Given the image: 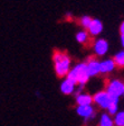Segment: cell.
Masks as SVG:
<instances>
[{"instance_id": "cell-1", "label": "cell", "mask_w": 124, "mask_h": 126, "mask_svg": "<svg viewBox=\"0 0 124 126\" xmlns=\"http://www.w3.org/2000/svg\"><path fill=\"white\" fill-rule=\"evenodd\" d=\"M53 62H54V70L57 77L66 78L69 71L72 70V59L68 54L62 51H54L53 53Z\"/></svg>"}, {"instance_id": "cell-2", "label": "cell", "mask_w": 124, "mask_h": 126, "mask_svg": "<svg viewBox=\"0 0 124 126\" xmlns=\"http://www.w3.org/2000/svg\"><path fill=\"white\" fill-rule=\"evenodd\" d=\"M66 79L73 81L76 86H85L90 81V76L87 69L86 62H79L72 68Z\"/></svg>"}, {"instance_id": "cell-3", "label": "cell", "mask_w": 124, "mask_h": 126, "mask_svg": "<svg viewBox=\"0 0 124 126\" xmlns=\"http://www.w3.org/2000/svg\"><path fill=\"white\" fill-rule=\"evenodd\" d=\"M106 91L111 98H119L120 99L122 96H124V82L119 79L111 80L106 84Z\"/></svg>"}, {"instance_id": "cell-4", "label": "cell", "mask_w": 124, "mask_h": 126, "mask_svg": "<svg viewBox=\"0 0 124 126\" xmlns=\"http://www.w3.org/2000/svg\"><path fill=\"white\" fill-rule=\"evenodd\" d=\"M93 99L94 104L104 110H107V108L110 107V104H111V97L106 90H100V91L95 92L93 94Z\"/></svg>"}, {"instance_id": "cell-5", "label": "cell", "mask_w": 124, "mask_h": 126, "mask_svg": "<svg viewBox=\"0 0 124 126\" xmlns=\"http://www.w3.org/2000/svg\"><path fill=\"white\" fill-rule=\"evenodd\" d=\"M76 114H77V116H79L80 118H83L85 123H87L88 121H92V119L95 118L96 110H95V108H94L93 105L76 106Z\"/></svg>"}, {"instance_id": "cell-6", "label": "cell", "mask_w": 124, "mask_h": 126, "mask_svg": "<svg viewBox=\"0 0 124 126\" xmlns=\"http://www.w3.org/2000/svg\"><path fill=\"white\" fill-rule=\"evenodd\" d=\"M93 50L96 56H105L110 50V44L105 38H97L94 42Z\"/></svg>"}, {"instance_id": "cell-7", "label": "cell", "mask_w": 124, "mask_h": 126, "mask_svg": "<svg viewBox=\"0 0 124 126\" xmlns=\"http://www.w3.org/2000/svg\"><path fill=\"white\" fill-rule=\"evenodd\" d=\"M86 64H87V69L90 78L101 74V61L96 60L93 56H90V58L86 59Z\"/></svg>"}, {"instance_id": "cell-8", "label": "cell", "mask_w": 124, "mask_h": 126, "mask_svg": "<svg viewBox=\"0 0 124 126\" xmlns=\"http://www.w3.org/2000/svg\"><path fill=\"white\" fill-rule=\"evenodd\" d=\"M76 84L74 83L73 81L68 80V79L65 78L62 82H60V86H59V90L63 94H66V96H69V94H74L76 90Z\"/></svg>"}, {"instance_id": "cell-9", "label": "cell", "mask_w": 124, "mask_h": 126, "mask_svg": "<svg viewBox=\"0 0 124 126\" xmlns=\"http://www.w3.org/2000/svg\"><path fill=\"white\" fill-rule=\"evenodd\" d=\"M103 29H104L103 23L97 18H93V21H92V24H90V26L88 27L87 32H88V34H90V36L96 37L100 34H102Z\"/></svg>"}, {"instance_id": "cell-10", "label": "cell", "mask_w": 124, "mask_h": 126, "mask_svg": "<svg viewBox=\"0 0 124 126\" xmlns=\"http://www.w3.org/2000/svg\"><path fill=\"white\" fill-rule=\"evenodd\" d=\"M116 64L114 62L113 58H107L101 61V74H107L113 72L116 69Z\"/></svg>"}, {"instance_id": "cell-11", "label": "cell", "mask_w": 124, "mask_h": 126, "mask_svg": "<svg viewBox=\"0 0 124 126\" xmlns=\"http://www.w3.org/2000/svg\"><path fill=\"white\" fill-rule=\"evenodd\" d=\"M75 102L77 106H90L94 104L93 96L88 92H83L75 98Z\"/></svg>"}, {"instance_id": "cell-12", "label": "cell", "mask_w": 124, "mask_h": 126, "mask_svg": "<svg viewBox=\"0 0 124 126\" xmlns=\"http://www.w3.org/2000/svg\"><path fill=\"white\" fill-rule=\"evenodd\" d=\"M98 126H115L114 118L107 113L101 114L100 119H98Z\"/></svg>"}, {"instance_id": "cell-13", "label": "cell", "mask_w": 124, "mask_h": 126, "mask_svg": "<svg viewBox=\"0 0 124 126\" xmlns=\"http://www.w3.org/2000/svg\"><path fill=\"white\" fill-rule=\"evenodd\" d=\"M119 104H120L119 98H111V104H110V107L107 108V110H106V113L110 114L112 117H114V116L120 111V109H119L120 105Z\"/></svg>"}, {"instance_id": "cell-14", "label": "cell", "mask_w": 124, "mask_h": 126, "mask_svg": "<svg viewBox=\"0 0 124 126\" xmlns=\"http://www.w3.org/2000/svg\"><path fill=\"white\" fill-rule=\"evenodd\" d=\"M88 36H90L88 32L85 31V29H83V31H78L77 33H76L75 39H76V42L80 43V44H85L88 41Z\"/></svg>"}, {"instance_id": "cell-15", "label": "cell", "mask_w": 124, "mask_h": 126, "mask_svg": "<svg viewBox=\"0 0 124 126\" xmlns=\"http://www.w3.org/2000/svg\"><path fill=\"white\" fill-rule=\"evenodd\" d=\"M113 59L117 68H124V50L119 51L116 54L114 55Z\"/></svg>"}, {"instance_id": "cell-16", "label": "cell", "mask_w": 124, "mask_h": 126, "mask_svg": "<svg viewBox=\"0 0 124 126\" xmlns=\"http://www.w3.org/2000/svg\"><path fill=\"white\" fill-rule=\"evenodd\" d=\"M92 21H93V18H92L90 16H88V15L82 16V17H80V19H79L80 26L85 29V31H87V29H88V27H90V24H92Z\"/></svg>"}, {"instance_id": "cell-17", "label": "cell", "mask_w": 124, "mask_h": 126, "mask_svg": "<svg viewBox=\"0 0 124 126\" xmlns=\"http://www.w3.org/2000/svg\"><path fill=\"white\" fill-rule=\"evenodd\" d=\"M113 118L115 126H124V110H120Z\"/></svg>"}, {"instance_id": "cell-18", "label": "cell", "mask_w": 124, "mask_h": 126, "mask_svg": "<svg viewBox=\"0 0 124 126\" xmlns=\"http://www.w3.org/2000/svg\"><path fill=\"white\" fill-rule=\"evenodd\" d=\"M121 35H124V20L121 23V25H120V36Z\"/></svg>"}, {"instance_id": "cell-19", "label": "cell", "mask_w": 124, "mask_h": 126, "mask_svg": "<svg viewBox=\"0 0 124 126\" xmlns=\"http://www.w3.org/2000/svg\"><path fill=\"white\" fill-rule=\"evenodd\" d=\"M120 42H121V45L124 50V35H121V36H120Z\"/></svg>"}]
</instances>
